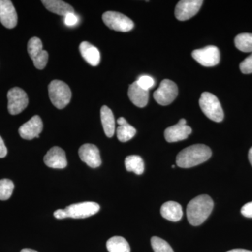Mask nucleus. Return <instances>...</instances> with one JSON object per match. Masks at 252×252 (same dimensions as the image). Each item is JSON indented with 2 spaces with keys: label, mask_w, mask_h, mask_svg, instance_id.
<instances>
[{
  "label": "nucleus",
  "mask_w": 252,
  "mask_h": 252,
  "mask_svg": "<svg viewBox=\"0 0 252 252\" xmlns=\"http://www.w3.org/2000/svg\"><path fill=\"white\" fill-rule=\"evenodd\" d=\"M178 94V87L174 81L164 79L158 89L154 92V97L158 103L162 106L171 104Z\"/></svg>",
  "instance_id": "6"
},
{
  "label": "nucleus",
  "mask_w": 252,
  "mask_h": 252,
  "mask_svg": "<svg viewBox=\"0 0 252 252\" xmlns=\"http://www.w3.org/2000/svg\"><path fill=\"white\" fill-rule=\"evenodd\" d=\"M78 23H79V17L74 13H70L64 16V23L66 26L72 27L76 26Z\"/></svg>",
  "instance_id": "30"
},
{
  "label": "nucleus",
  "mask_w": 252,
  "mask_h": 252,
  "mask_svg": "<svg viewBox=\"0 0 252 252\" xmlns=\"http://www.w3.org/2000/svg\"><path fill=\"white\" fill-rule=\"evenodd\" d=\"M0 22L9 29H12L17 25V13L9 0H0Z\"/></svg>",
  "instance_id": "13"
},
{
  "label": "nucleus",
  "mask_w": 252,
  "mask_h": 252,
  "mask_svg": "<svg viewBox=\"0 0 252 252\" xmlns=\"http://www.w3.org/2000/svg\"><path fill=\"white\" fill-rule=\"evenodd\" d=\"M8 111L11 115L20 114L28 107V94L23 89L14 87L7 94Z\"/></svg>",
  "instance_id": "8"
},
{
  "label": "nucleus",
  "mask_w": 252,
  "mask_h": 252,
  "mask_svg": "<svg viewBox=\"0 0 252 252\" xmlns=\"http://www.w3.org/2000/svg\"><path fill=\"white\" fill-rule=\"evenodd\" d=\"M203 0H182L175 7V17L179 21H185L197 14L203 5Z\"/></svg>",
  "instance_id": "11"
},
{
  "label": "nucleus",
  "mask_w": 252,
  "mask_h": 252,
  "mask_svg": "<svg viewBox=\"0 0 252 252\" xmlns=\"http://www.w3.org/2000/svg\"><path fill=\"white\" fill-rule=\"evenodd\" d=\"M127 94H128L131 102L137 107L142 108V107L147 106V103H148L149 91L144 90L142 88H141L137 84V81L132 83L129 86Z\"/></svg>",
  "instance_id": "17"
},
{
  "label": "nucleus",
  "mask_w": 252,
  "mask_h": 252,
  "mask_svg": "<svg viewBox=\"0 0 252 252\" xmlns=\"http://www.w3.org/2000/svg\"><path fill=\"white\" fill-rule=\"evenodd\" d=\"M49 95L56 108L64 109L70 102L72 91L69 86L62 81L54 80L49 85Z\"/></svg>",
  "instance_id": "4"
},
{
  "label": "nucleus",
  "mask_w": 252,
  "mask_h": 252,
  "mask_svg": "<svg viewBox=\"0 0 252 252\" xmlns=\"http://www.w3.org/2000/svg\"><path fill=\"white\" fill-rule=\"evenodd\" d=\"M125 165L127 171L133 172L137 175H142L144 171V162L140 156L132 155L126 157Z\"/></svg>",
  "instance_id": "23"
},
{
  "label": "nucleus",
  "mask_w": 252,
  "mask_h": 252,
  "mask_svg": "<svg viewBox=\"0 0 252 252\" xmlns=\"http://www.w3.org/2000/svg\"><path fill=\"white\" fill-rule=\"evenodd\" d=\"M191 55L195 61L205 67H213L218 64L220 61V50L215 46L194 50Z\"/></svg>",
  "instance_id": "9"
},
{
  "label": "nucleus",
  "mask_w": 252,
  "mask_h": 252,
  "mask_svg": "<svg viewBox=\"0 0 252 252\" xmlns=\"http://www.w3.org/2000/svg\"><path fill=\"white\" fill-rule=\"evenodd\" d=\"M172 168H175V165H172Z\"/></svg>",
  "instance_id": "38"
},
{
  "label": "nucleus",
  "mask_w": 252,
  "mask_h": 252,
  "mask_svg": "<svg viewBox=\"0 0 252 252\" xmlns=\"http://www.w3.org/2000/svg\"><path fill=\"white\" fill-rule=\"evenodd\" d=\"M248 158L249 160H250V163H251L252 166V147H251V149L249 151Z\"/></svg>",
  "instance_id": "36"
},
{
  "label": "nucleus",
  "mask_w": 252,
  "mask_h": 252,
  "mask_svg": "<svg viewBox=\"0 0 252 252\" xmlns=\"http://www.w3.org/2000/svg\"><path fill=\"white\" fill-rule=\"evenodd\" d=\"M240 69L243 74H248L252 73V53L250 56L240 63Z\"/></svg>",
  "instance_id": "29"
},
{
  "label": "nucleus",
  "mask_w": 252,
  "mask_h": 252,
  "mask_svg": "<svg viewBox=\"0 0 252 252\" xmlns=\"http://www.w3.org/2000/svg\"><path fill=\"white\" fill-rule=\"evenodd\" d=\"M200 109L208 119L215 122H221L224 117L223 109L218 98L209 92H204L199 100Z\"/></svg>",
  "instance_id": "3"
},
{
  "label": "nucleus",
  "mask_w": 252,
  "mask_h": 252,
  "mask_svg": "<svg viewBox=\"0 0 252 252\" xmlns=\"http://www.w3.org/2000/svg\"><path fill=\"white\" fill-rule=\"evenodd\" d=\"M212 157V150L205 144H194L181 151L176 162L182 168H190L206 162Z\"/></svg>",
  "instance_id": "2"
},
{
  "label": "nucleus",
  "mask_w": 252,
  "mask_h": 252,
  "mask_svg": "<svg viewBox=\"0 0 252 252\" xmlns=\"http://www.w3.org/2000/svg\"><path fill=\"white\" fill-rule=\"evenodd\" d=\"M192 129L187 125V121L185 119H180L178 124L167 127L165 130V140L167 142H177L186 140L189 135L191 134Z\"/></svg>",
  "instance_id": "12"
},
{
  "label": "nucleus",
  "mask_w": 252,
  "mask_h": 252,
  "mask_svg": "<svg viewBox=\"0 0 252 252\" xmlns=\"http://www.w3.org/2000/svg\"><path fill=\"white\" fill-rule=\"evenodd\" d=\"M28 51L36 68L43 69L46 67L49 60V54L45 50H43L42 42L39 38L34 36L30 39Z\"/></svg>",
  "instance_id": "7"
},
{
  "label": "nucleus",
  "mask_w": 252,
  "mask_h": 252,
  "mask_svg": "<svg viewBox=\"0 0 252 252\" xmlns=\"http://www.w3.org/2000/svg\"><path fill=\"white\" fill-rule=\"evenodd\" d=\"M14 185L9 179L0 180V200H6L11 198L14 191Z\"/></svg>",
  "instance_id": "26"
},
{
  "label": "nucleus",
  "mask_w": 252,
  "mask_h": 252,
  "mask_svg": "<svg viewBox=\"0 0 252 252\" xmlns=\"http://www.w3.org/2000/svg\"><path fill=\"white\" fill-rule=\"evenodd\" d=\"M54 217L58 220H63V219L68 218L67 212L64 210H57L55 211Z\"/></svg>",
  "instance_id": "32"
},
{
  "label": "nucleus",
  "mask_w": 252,
  "mask_h": 252,
  "mask_svg": "<svg viewBox=\"0 0 252 252\" xmlns=\"http://www.w3.org/2000/svg\"><path fill=\"white\" fill-rule=\"evenodd\" d=\"M41 2L49 11L59 16H66L70 13H74L71 5L61 0H43Z\"/></svg>",
  "instance_id": "20"
},
{
  "label": "nucleus",
  "mask_w": 252,
  "mask_h": 252,
  "mask_svg": "<svg viewBox=\"0 0 252 252\" xmlns=\"http://www.w3.org/2000/svg\"><path fill=\"white\" fill-rule=\"evenodd\" d=\"M42 130V120L39 116L36 115L21 126L18 132L23 139L31 140L35 137H39Z\"/></svg>",
  "instance_id": "15"
},
{
  "label": "nucleus",
  "mask_w": 252,
  "mask_h": 252,
  "mask_svg": "<svg viewBox=\"0 0 252 252\" xmlns=\"http://www.w3.org/2000/svg\"><path fill=\"white\" fill-rule=\"evenodd\" d=\"M103 22L107 27L115 31L126 32L133 29L134 23L125 15L116 11H107L102 15Z\"/></svg>",
  "instance_id": "5"
},
{
  "label": "nucleus",
  "mask_w": 252,
  "mask_h": 252,
  "mask_svg": "<svg viewBox=\"0 0 252 252\" xmlns=\"http://www.w3.org/2000/svg\"><path fill=\"white\" fill-rule=\"evenodd\" d=\"M151 244L154 252H174L170 245L165 240L158 237L152 238Z\"/></svg>",
  "instance_id": "27"
},
{
  "label": "nucleus",
  "mask_w": 252,
  "mask_h": 252,
  "mask_svg": "<svg viewBox=\"0 0 252 252\" xmlns=\"http://www.w3.org/2000/svg\"><path fill=\"white\" fill-rule=\"evenodd\" d=\"M107 248L109 252H130V245L125 238L121 236H114L107 242Z\"/></svg>",
  "instance_id": "22"
},
{
  "label": "nucleus",
  "mask_w": 252,
  "mask_h": 252,
  "mask_svg": "<svg viewBox=\"0 0 252 252\" xmlns=\"http://www.w3.org/2000/svg\"><path fill=\"white\" fill-rule=\"evenodd\" d=\"M21 252H38L34 250H31V249H23L21 250Z\"/></svg>",
  "instance_id": "37"
},
{
  "label": "nucleus",
  "mask_w": 252,
  "mask_h": 252,
  "mask_svg": "<svg viewBox=\"0 0 252 252\" xmlns=\"http://www.w3.org/2000/svg\"><path fill=\"white\" fill-rule=\"evenodd\" d=\"M79 51L84 59L91 65L97 66L100 63V53L99 50L88 41L81 43Z\"/></svg>",
  "instance_id": "18"
},
{
  "label": "nucleus",
  "mask_w": 252,
  "mask_h": 252,
  "mask_svg": "<svg viewBox=\"0 0 252 252\" xmlns=\"http://www.w3.org/2000/svg\"><path fill=\"white\" fill-rule=\"evenodd\" d=\"M81 160L92 168L100 166L102 164L98 148L92 144H85L79 150Z\"/></svg>",
  "instance_id": "14"
},
{
  "label": "nucleus",
  "mask_w": 252,
  "mask_h": 252,
  "mask_svg": "<svg viewBox=\"0 0 252 252\" xmlns=\"http://www.w3.org/2000/svg\"><path fill=\"white\" fill-rule=\"evenodd\" d=\"M241 213L244 217L252 218V202L245 204L241 209Z\"/></svg>",
  "instance_id": "31"
},
{
  "label": "nucleus",
  "mask_w": 252,
  "mask_h": 252,
  "mask_svg": "<svg viewBox=\"0 0 252 252\" xmlns=\"http://www.w3.org/2000/svg\"><path fill=\"white\" fill-rule=\"evenodd\" d=\"M136 129L130 124H126L124 126H119L117 129L118 139L120 142H126L130 140L136 135Z\"/></svg>",
  "instance_id": "25"
},
{
  "label": "nucleus",
  "mask_w": 252,
  "mask_h": 252,
  "mask_svg": "<svg viewBox=\"0 0 252 252\" xmlns=\"http://www.w3.org/2000/svg\"><path fill=\"white\" fill-rule=\"evenodd\" d=\"M6 154H7V149L5 146L4 141L0 136V158L6 157Z\"/></svg>",
  "instance_id": "33"
},
{
  "label": "nucleus",
  "mask_w": 252,
  "mask_h": 252,
  "mask_svg": "<svg viewBox=\"0 0 252 252\" xmlns=\"http://www.w3.org/2000/svg\"><path fill=\"white\" fill-rule=\"evenodd\" d=\"M117 124H119V126H124L127 124V121L126 120L125 118L120 117L117 120Z\"/></svg>",
  "instance_id": "34"
},
{
  "label": "nucleus",
  "mask_w": 252,
  "mask_h": 252,
  "mask_svg": "<svg viewBox=\"0 0 252 252\" xmlns=\"http://www.w3.org/2000/svg\"><path fill=\"white\" fill-rule=\"evenodd\" d=\"M100 117L104 133L107 137H112L115 132V119L112 111L107 106H102Z\"/></svg>",
  "instance_id": "21"
},
{
  "label": "nucleus",
  "mask_w": 252,
  "mask_h": 252,
  "mask_svg": "<svg viewBox=\"0 0 252 252\" xmlns=\"http://www.w3.org/2000/svg\"><path fill=\"white\" fill-rule=\"evenodd\" d=\"M214 202L211 197L200 195L190 200L187 205V219L190 224L197 226L201 225L211 215Z\"/></svg>",
  "instance_id": "1"
},
{
  "label": "nucleus",
  "mask_w": 252,
  "mask_h": 252,
  "mask_svg": "<svg viewBox=\"0 0 252 252\" xmlns=\"http://www.w3.org/2000/svg\"><path fill=\"white\" fill-rule=\"evenodd\" d=\"M227 252H252L250 250H243V249H235V250H230Z\"/></svg>",
  "instance_id": "35"
},
{
  "label": "nucleus",
  "mask_w": 252,
  "mask_h": 252,
  "mask_svg": "<svg viewBox=\"0 0 252 252\" xmlns=\"http://www.w3.org/2000/svg\"><path fill=\"white\" fill-rule=\"evenodd\" d=\"M137 83L144 90L149 91V89L153 87L155 81H154L153 78L150 77V76L143 75L139 78Z\"/></svg>",
  "instance_id": "28"
},
{
  "label": "nucleus",
  "mask_w": 252,
  "mask_h": 252,
  "mask_svg": "<svg viewBox=\"0 0 252 252\" xmlns=\"http://www.w3.org/2000/svg\"><path fill=\"white\" fill-rule=\"evenodd\" d=\"M160 214L163 218L170 221L176 222L182 218L183 210L180 204L177 202L168 201L162 205Z\"/></svg>",
  "instance_id": "19"
},
{
  "label": "nucleus",
  "mask_w": 252,
  "mask_h": 252,
  "mask_svg": "<svg viewBox=\"0 0 252 252\" xmlns=\"http://www.w3.org/2000/svg\"><path fill=\"white\" fill-rule=\"evenodd\" d=\"M100 207L94 202H84L72 204L64 209L67 217L72 219L87 218L95 215L99 212Z\"/></svg>",
  "instance_id": "10"
},
{
  "label": "nucleus",
  "mask_w": 252,
  "mask_h": 252,
  "mask_svg": "<svg viewBox=\"0 0 252 252\" xmlns=\"http://www.w3.org/2000/svg\"><path fill=\"white\" fill-rule=\"evenodd\" d=\"M235 45L243 52L252 53V33H242L235 36Z\"/></svg>",
  "instance_id": "24"
},
{
  "label": "nucleus",
  "mask_w": 252,
  "mask_h": 252,
  "mask_svg": "<svg viewBox=\"0 0 252 252\" xmlns=\"http://www.w3.org/2000/svg\"><path fill=\"white\" fill-rule=\"evenodd\" d=\"M44 163L54 169H63L67 167V158L64 151L59 147L50 149L44 158Z\"/></svg>",
  "instance_id": "16"
}]
</instances>
